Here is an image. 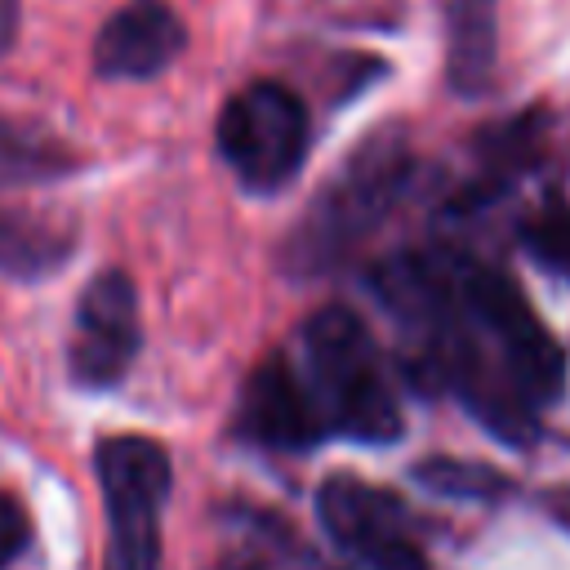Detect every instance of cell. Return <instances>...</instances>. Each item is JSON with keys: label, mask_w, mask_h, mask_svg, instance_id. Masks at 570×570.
<instances>
[{"label": "cell", "mask_w": 570, "mask_h": 570, "mask_svg": "<svg viewBox=\"0 0 570 570\" xmlns=\"http://www.w3.org/2000/svg\"><path fill=\"white\" fill-rule=\"evenodd\" d=\"M303 383L325 419V432L334 428L365 445H387L401 436V405L383 352L352 307L330 303L312 312L303 325Z\"/></svg>", "instance_id": "obj_2"}, {"label": "cell", "mask_w": 570, "mask_h": 570, "mask_svg": "<svg viewBox=\"0 0 570 570\" xmlns=\"http://www.w3.org/2000/svg\"><path fill=\"white\" fill-rule=\"evenodd\" d=\"M410 178H414V156L401 134H374L370 142H361L303 209L298 227L285 236L281 245L285 272L294 281L334 272L365 236L383 227V218L401 205Z\"/></svg>", "instance_id": "obj_1"}, {"label": "cell", "mask_w": 570, "mask_h": 570, "mask_svg": "<svg viewBox=\"0 0 570 570\" xmlns=\"http://www.w3.org/2000/svg\"><path fill=\"white\" fill-rule=\"evenodd\" d=\"M27 543V517L18 508V499H9L0 490V570L13 561V552Z\"/></svg>", "instance_id": "obj_14"}, {"label": "cell", "mask_w": 570, "mask_h": 570, "mask_svg": "<svg viewBox=\"0 0 570 570\" xmlns=\"http://www.w3.org/2000/svg\"><path fill=\"white\" fill-rule=\"evenodd\" d=\"M183 45L187 27L165 0H129L102 22L94 40V67L107 80H147L165 71Z\"/></svg>", "instance_id": "obj_9"}, {"label": "cell", "mask_w": 570, "mask_h": 570, "mask_svg": "<svg viewBox=\"0 0 570 570\" xmlns=\"http://www.w3.org/2000/svg\"><path fill=\"white\" fill-rule=\"evenodd\" d=\"M312 120L294 89L254 80L236 89L218 111V151L249 191H281L307 156Z\"/></svg>", "instance_id": "obj_4"}, {"label": "cell", "mask_w": 570, "mask_h": 570, "mask_svg": "<svg viewBox=\"0 0 570 570\" xmlns=\"http://www.w3.org/2000/svg\"><path fill=\"white\" fill-rule=\"evenodd\" d=\"M499 0H445V71L454 94H485L494 76Z\"/></svg>", "instance_id": "obj_10"}, {"label": "cell", "mask_w": 570, "mask_h": 570, "mask_svg": "<svg viewBox=\"0 0 570 570\" xmlns=\"http://www.w3.org/2000/svg\"><path fill=\"white\" fill-rule=\"evenodd\" d=\"M138 289L125 272L107 267L98 272L80 303H76V325H71V379L80 387H111L129 374L138 356Z\"/></svg>", "instance_id": "obj_7"}, {"label": "cell", "mask_w": 570, "mask_h": 570, "mask_svg": "<svg viewBox=\"0 0 570 570\" xmlns=\"http://www.w3.org/2000/svg\"><path fill=\"white\" fill-rule=\"evenodd\" d=\"M240 428L272 450H307L325 436V419L285 352H272L240 392Z\"/></svg>", "instance_id": "obj_8"}, {"label": "cell", "mask_w": 570, "mask_h": 570, "mask_svg": "<svg viewBox=\"0 0 570 570\" xmlns=\"http://www.w3.org/2000/svg\"><path fill=\"white\" fill-rule=\"evenodd\" d=\"M454 289H459L463 312L481 330V338L499 352V370L517 387V396L530 410L557 401L566 387V352L543 330V321L525 303L521 285L508 272L459 249L454 254Z\"/></svg>", "instance_id": "obj_3"}, {"label": "cell", "mask_w": 570, "mask_h": 570, "mask_svg": "<svg viewBox=\"0 0 570 570\" xmlns=\"http://www.w3.org/2000/svg\"><path fill=\"white\" fill-rule=\"evenodd\" d=\"M18 36V0H0V53L13 45Z\"/></svg>", "instance_id": "obj_15"}, {"label": "cell", "mask_w": 570, "mask_h": 570, "mask_svg": "<svg viewBox=\"0 0 570 570\" xmlns=\"http://www.w3.org/2000/svg\"><path fill=\"white\" fill-rule=\"evenodd\" d=\"M111 557L107 570H156L160 566V512L169 494V454L151 436H102L94 450Z\"/></svg>", "instance_id": "obj_5"}, {"label": "cell", "mask_w": 570, "mask_h": 570, "mask_svg": "<svg viewBox=\"0 0 570 570\" xmlns=\"http://www.w3.org/2000/svg\"><path fill=\"white\" fill-rule=\"evenodd\" d=\"M316 517L330 543L356 570H428V557L410 534V517L401 499L361 476L338 472L321 481Z\"/></svg>", "instance_id": "obj_6"}, {"label": "cell", "mask_w": 570, "mask_h": 570, "mask_svg": "<svg viewBox=\"0 0 570 570\" xmlns=\"http://www.w3.org/2000/svg\"><path fill=\"white\" fill-rule=\"evenodd\" d=\"M414 476L423 485H432L436 494H450V499H494L499 490H508V481L494 468L476 463V459H445V454H436V459H423L414 468Z\"/></svg>", "instance_id": "obj_12"}, {"label": "cell", "mask_w": 570, "mask_h": 570, "mask_svg": "<svg viewBox=\"0 0 570 570\" xmlns=\"http://www.w3.org/2000/svg\"><path fill=\"white\" fill-rule=\"evenodd\" d=\"M525 245L543 267L570 276V205H543L525 223Z\"/></svg>", "instance_id": "obj_13"}, {"label": "cell", "mask_w": 570, "mask_h": 570, "mask_svg": "<svg viewBox=\"0 0 570 570\" xmlns=\"http://www.w3.org/2000/svg\"><path fill=\"white\" fill-rule=\"evenodd\" d=\"M67 258V236L40 223L27 209H0V272L9 276H40Z\"/></svg>", "instance_id": "obj_11"}]
</instances>
